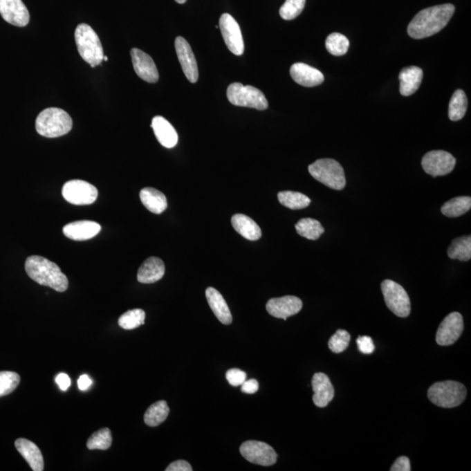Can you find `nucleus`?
Segmentation results:
<instances>
[{
	"label": "nucleus",
	"mask_w": 471,
	"mask_h": 471,
	"mask_svg": "<svg viewBox=\"0 0 471 471\" xmlns=\"http://www.w3.org/2000/svg\"><path fill=\"white\" fill-rule=\"evenodd\" d=\"M454 12L455 6L452 4L436 6L422 10L409 23L407 33L411 38L416 39L435 35L445 28Z\"/></svg>",
	"instance_id": "obj_1"
},
{
	"label": "nucleus",
	"mask_w": 471,
	"mask_h": 471,
	"mask_svg": "<svg viewBox=\"0 0 471 471\" xmlns=\"http://www.w3.org/2000/svg\"><path fill=\"white\" fill-rule=\"evenodd\" d=\"M25 268L30 278L39 285L51 287L59 293L68 288V279L59 267L41 256L29 257Z\"/></svg>",
	"instance_id": "obj_2"
},
{
	"label": "nucleus",
	"mask_w": 471,
	"mask_h": 471,
	"mask_svg": "<svg viewBox=\"0 0 471 471\" xmlns=\"http://www.w3.org/2000/svg\"><path fill=\"white\" fill-rule=\"evenodd\" d=\"M36 131L48 138H56L71 131L73 121L64 110L48 108L43 110L36 119Z\"/></svg>",
	"instance_id": "obj_3"
},
{
	"label": "nucleus",
	"mask_w": 471,
	"mask_h": 471,
	"mask_svg": "<svg viewBox=\"0 0 471 471\" xmlns=\"http://www.w3.org/2000/svg\"><path fill=\"white\" fill-rule=\"evenodd\" d=\"M75 43L82 58L92 68L103 61V48L98 35L88 24H80L75 33Z\"/></svg>",
	"instance_id": "obj_4"
},
{
	"label": "nucleus",
	"mask_w": 471,
	"mask_h": 471,
	"mask_svg": "<svg viewBox=\"0 0 471 471\" xmlns=\"http://www.w3.org/2000/svg\"><path fill=\"white\" fill-rule=\"evenodd\" d=\"M467 396L466 387L462 383L446 380L433 384L427 391V397L435 405L451 409L461 405Z\"/></svg>",
	"instance_id": "obj_5"
},
{
	"label": "nucleus",
	"mask_w": 471,
	"mask_h": 471,
	"mask_svg": "<svg viewBox=\"0 0 471 471\" xmlns=\"http://www.w3.org/2000/svg\"><path fill=\"white\" fill-rule=\"evenodd\" d=\"M311 176L329 188L342 190L346 186L345 172L342 166L335 160L324 158L317 160L308 167Z\"/></svg>",
	"instance_id": "obj_6"
},
{
	"label": "nucleus",
	"mask_w": 471,
	"mask_h": 471,
	"mask_svg": "<svg viewBox=\"0 0 471 471\" xmlns=\"http://www.w3.org/2000/svg\"><path fill=\"white\" fill-rule=\"evenodd\" d=\"M227 98L235 106L258 110H266L268 108V102L259 89L252 86H243L241 83H232L228 86Z\"/></svg>",
	"instance_id": "obj_7"
},
{
	"label": "nucleus",
	"mask_w": 471,
	"mask_h": 471,
	"mask_svg": "<svg viewBox=\"0 0 471 471\" xmlns=\"http://www.w3.org/2000/svg\"><path fill=\"white\" fill-rule=\"evenodd\" d=\"M382 290L391 312L400 318H407L410 314L411 303L405 289L393 280L386 279L382 283Z\"/></svg>",
	"instance_id": "obj_8"
},
{
	"label": "nucleus",
	"mask_w": 471,
	"mask_h": 471,
	"mask_svg": "<svg viewBox=\"0 0 471 471\" xmlns=\"http://www.w3.org/2000/svg\"><path fill=\"white\" fill-rule=\"evenodd\" d=\"M62 196L72 205H89L95 202L98 190L88 182L71 180L63 186Z\"/></svg>",
	"instance_id": "obj_9"
},
{
	"label": "nucleus",
	"mask_w": 471,
	"mask_h": 471,
	"mask_svg": "<svg viewBox=\"0 0 471 471\" xmlns=\"http://www.w3.org/2000/svg\"><path fill=\"white\" fill-rule=\"evenodd\" d=\"M422 166L424 172L436 178L452 172L455 169L456 159L449 152L433 150L423 156Z\"/></svg>",
	"instance_id": "obj_10"
},
{
	"label": "nucleus",
	"mask_w": 471,
	"mask_h": 471,
	"mask_svg": "<svg viewBox=\"0 0 471 471\" xmlns=\"http://www.w3.org/2000/svg\"><path fill=\"white\" fill-rule=\"evenodd\" d=\"M240 453L250 463L262 466H272L278 459L273 447L259 441H247L243 443L240 447Z\"/></svg>",
	"instance_id": "obj_11"
},
{
	"label": "nucleus",
	"mask_w": 471,
	"mask_h": 471,
	"mask_svg": "<svg viewBox=\"0 0 471 471\" xmlns=\"http://www.w3.org/2000/svg\"><path fill=\"white\" fill-rule=\"evenodd\" d=\"M219 28L227 48L235 55H242L245 44L239 23L229 13H223L219 19Z\"/></svg>",
	"instance_id": "obj_12"
},
{
	"label": "nucleus",
	"mask_w": 471,
	"mask_h": 471,
	"mask_svg": "<svg viewBox=\"0 0 471 471\" xmlns=\"http://www.w3.org/2000/svg\"><path fill=\"white\" fill-rule=\"evenodd\" d=\"M463 331V316L459 313H451L440 324L436 340L440 346L453 345L462 335Z\"/></svg>",
	"instance_id": "obj_13"
},
{
	"label": "nucleus",
	"mask_w": 471,
	"mask_h": 471,
	"mask_svg": "<svg viewBox=\"0 0 471 471\" xmlns=\"http://www.w3.org/2000/svg\"><path fill=\"white\" fill-rule=\"evenodd\" d=\"M0 15L9 24L24 28L30 21L28 8L22 0H0Z\"/></svg>",
	"instance_id": "obj_14"
},
{
	"label": "nucleus",
	"mask_w": 471,
	"mask_h": 471,
	"mask_svg": "<svg viewBox=\"0 0 471 471\" xmlns=\"http://www.w3.org/2000/svg\"><path fill=\"white\" fill-rule=\"evenodd\" d=\"M175 48L178 61L182 66L186 78L192 83L198 80V68L192 48L183 37H178L175 41Z\"/></svg>",
	"instance_id": "obj_15"
},
{
	"label": "nucleus",
	"mask_w": 471,
	"mask_h": 471,
	"mask_svg": "<svg viewBox=\"0 0 471 471\" xmlns=\"http://www.w3.org/2000/svg\"><path fill=\"white\" fill-rule=\"evenodd\" d=\"M302 300L295 296L270 299L266 304L267 312L275 318L286 320L302 311Z\"/></svg>",
	"instance_id": "obj_16"
},
{
	"label": "nucleus",
	"mask_w": 471,
	"mask_h": 471,
	"mask_svg": "<svg viewBox=\"0 0 471 471\" xmlns=\"http://www.w3.org/2000/svg\"><path fill=\"white\" fill-rule=\"evenodd\" d=\"M130 55H131L133 69L140 78L149 83L158 82V70L151 57L138 48L131 49Z\"/></svg>",
	"instance_id": "obj_17"
},
{
	"label": "nucleus",
	"mask_w": 471,
	"mask_h": 471,
	"mask_svg": "<svg viewBox=\"0 0 471 471\" xmlns=\"http://www.w3.org/2000/svg\"><path fill=\"white\" fill-rule=\"evenodd\" d=\"M312 386L314 392L313 400L314 405L325 407L332 402L335 397V389L329 376L323 373H316L312 379Z\"/></svg>",
	"instance_id": "obj_18"
},
{
	"label": "nucleus",
	"mask_w": 471,
	"mask_h": 471,
	"mask_svg": "<svg viewBox=\"0 0 471 471\" xmlns=\"http://www.w3.org/2000/svg\"><path fill=\"white\" fill-rule=\"evenodd\" d=\"M293 81L306 88L319 86L324 82V75L320 70L304 63H295L290 69Z\"/></svg>",
	"instance_id": "obj_19"
},
{
	"label": "nucleus",
	"mask_w": 471,
	"mask_h": 471,
	"mask_svg": "<svg viewBox=\"0 0 471 471\" xmlns=\"http://www.w3.org/2000/svg\"><path fill=\"white\" fill-rule=\"evenodd\" d=\"M102 227L98 223L93 221H76L68 223L63 228V233L66 237L75 241H85L91 239L97 234L101 232Z\"/></svg>",
	"instance_id": "obj_20"
},
{
	"label": "nucleus",
	"mask_w": 471,
	"mask_h": 471,
	"mask_svg": "<svg viewBox=\"0 0 471 471\" xmlns=\"http://www.w3.org/2000/svg\"><path fill=\"white\" fill-rule=\"evenodd\" d=\"M151 128L156 139L167 149H172L178 142V135L176 129L165 118L162 116L154 117Z\"/></svg>",
	"instance_id": "obj_21"
},
{
	"label": "nucleus",
	"mask_w": 471,
	"mask_h": 471,
	"mask_svg": "<svg viewBox=\"0 0 471 471\" xmlns=\"http://www.w3.org/2000/svg\"><path fill=\"white\" fill-rule=\"evenodd\" d=\"M165 273V266L163 260L156 257H150L140 267L137 280L142 284H153L162 279Z\"/></svg>",
	"instance_id": "obj_22"
},
{
	"label": "nucleus",
	"mask_w": 471,
	"mask_h": 471,
	"mask_svg": "<svg viewBox=\"0 0 471 471\" xmlns=\"http://www.w3.org/2000/svg\"><path fill=\"white\" fill-rule=\"evenodd\" d=\"M15 447L33 471L44 470V459L35 443L28 439L19 438L15 441Z\"/></svg>",
	"instance_id": "obj_23"
},
{
	"label": "nucleus",
	"mask_w": 471,
	"mask_h": 471,
	"mask_svg": "<svg viewBox=\"0 0 471 471\" xmlns=\"http://www.w3.org/2000/svg\"><path fill=\"white\" fill-rule=\"evenodd\" d=\"M423 78V70L418 66H411L404 68L399 75L400 95H412L418 90Z\"/></svg>",
	"instance_id": "obj_24"
},
{
	"label": "nucleus",
	"mask_w": 471,
	"mask_h": 471,
	"mask_svg": "<svg viewBox=\"0 0 471 471\" xmlns=\"http://www.w3.org/2000/svg\"><path fill=\"white\" fill-rule=\"evenodd\" d=\"M205 295L210 308L219 322L223 325H230L232 322V313L222 294L213 287H209L206 290Z\"/></svg>",
	"instance_id": "obj_25"
},
{
	"label": "nucleus",
	"mask_w": 471,
	"mask_h": 471,
	"mask_svg": "<svg viewBox=\"0 0 471 471\" xmlns=\"http://www.w3.org/2000/svg\"><path fill=\"white\" fill-rule=\"evenodd\" d=\"M232 225L237 232L250 241H256L261 238L262 232L258 223L243 214L234 215L232 218Z\"/></svg>",
	"instance_id": "obj_26"
},
{
	"label": "nucleus",
	"mask_w": 471,
	"mask_h": 471,
	"mask_svg": "<svg viewBox=\"0 0 471 471\" xmlns=\"http://www.w3.org/2000/svg\"><path fill=\"white\" fill-rule=\"evenodd\" d=\"M142 205L154 214H161L167 209L168 203L165 194L154 188H145L140 192Z\"/></svg>",
	"instance_id": "obj_27"
},
{
	"label": "nucleus",
	"mask_w": 471,
	"mask_h": 471,
	"mask_svg": "<svg viewBox=\"0 0 471 471\" xmlns=\"http://www.w3.org/2000/svg\"><path fill=\"white\" fill-rule=\"evenodd\" d=\"M470 196H457L444 203L441 212L447 218H459L470 212Z\"/></svg>",
	"instance_id": "obj_28"
},
{
	"label": "nucleus",
	"mask_w": 471,
	"mask_h": 471,
	"mask_svg": "<svg viewBox=\"0 0 471 471\" xmlns=\"http://www.w3.org/2000/svg\"><path fill=\"white\" fill-rule=\"evenodd\" d=\"M447 255L451 259L469 261L471 259V237L464 236L454 239L447 249Z\"/></svg>",
	"instance_id": "obj_29"
},
{
	"label": "nucleus",
	"mask_w": 471,
	"mask_h": 471,
	"mask_svg": "<svg viewBox=\"0 0 471 471\" xmlns=\"http://www.w3.org/2000/svg\"><path fill=\"white\" fill-rule=\"evenodd\" d=\"M169 407L165 400H159L147 409L145 423L149 427L159 426L169 416Z\"/></svg>",
	"instance_id": "obj_30"
},
{
	"label": "nucleus",
	"mask_w": 471,
	"mask_h": 471,
	"mask_svg": "<svg viewBox=\"0 0 471 471\" xmlns=\"http://www.w3.org/2000/svg\"><path fill=\"white\" fill-rule=\"evenodd\" d=\"M295 228L297 233L309 240H317L325 232L322 223L313 219H300L296 223Z\"/></svg>",
	"instance_id": "obj_31"
},
{
	"label": "nucleus",
	"mask_w": 471,
	"mask_h": 471,
	"mask_svg": "<svg viewBox=\"0 0 471 471\" xmlns=\"http://www.w3.org/2000/svg\"><path fill=\"white\" fill-rule=\"evenodd\" d=\"M468 100L463 90L457 89L451 97L449 105V117L451 121L456 122L465 116Z\"/></svg>",
	"instance_id": "obj_32"
},
{
	"label": "nucleus",
	"mask_w": 471,
	"mask_h": 471,
	"mask_svg": "<svg viewBox=\"0 0 471 471\" xmlns=\"http://www.w3.org/2000/svg\"><path fill=\"white\" fill-rule=\"evenodd\" d=\"M278 198L282 205L290 210L306 208L311 203L308 196L302 193L295 192H281L278 194Z\"/></svg>",
	"instance_id": "obj_33"
},
{
	"label": "nucleus",
	"mask_w": 471,
	"mask_h": 471,
	"mask_svg": "<svg viewBox=\"0 0 471 471\" xmlns=\"http://www.w3.org/2000/svg\"><path fill=\"white\" fill-rule=\"evenodd\" d=\"M349 41L345 35L339 33H331L326 41V48L331 55L342 56L346 55L349 48Z\"/></svg>",
	"instance_id": "obj_34"
},
{
	"label": "nucleus",
	"mask_w": 471,
	"mask_h": 471,
	"mask_svg": "<svg viewBox=\"0 0 471 471\" xmlns=\"http://www.w3.org/2000/svg\"><path fill=\"white\" fill-rule=\"evenodd\" d=\"M146 314L142 309L129 310L123 313L118 320L119 326L125 330H133L145 325Z\"/></svg>",
	"instance_id": "obj_35"
},
{
	"label": "nucleus",
	"mask_w": 471,
	"mask_h": 471,
	"mask_svg": "<svg viewBox=\"0 0 471 471\" xmlns=\"http://www.w3.org/2000/svg\"><path fill=\"white\" fill-rule=\"evenodd\" d=\"M112 434L108 427L100 430L93 433L86 442L89 450H109L112 444Z\"/></svg>",
	"instance_id": "obj_36"
},
{
	"label": "nucleus",
	"mask_w": 471,
	"mask_h": 471,
	"mask_svg": "<svg viewBox=\"0 0 471 471\" xmlns=\"http://www.w3.org/2000/svg\"><path fill=\"white\" fill-rule=\"evenodd\" d=\"M21 382V376L12 371L0 372V397L10 395Z\"/></svg>",
	"instance_id": "obj_37"
},
{
	"label": "nucleus",
	"mask_w": 471,
	"mask_h": 471,
	"mask_svg": "<svg viewBox=\"0 0 471 471\" xmlns=\"http://www.w3.org/2000/svg\"><path fill=\"white\" fill-rule=\"evenodd\" d=\"M306 0H286L279 9V15L285 21H292L300 15L305 8Z\"/></svg>",
	"instance_id": "obj_38"
},
{
	"label": "nucleus",
	"mask_w": 471,
	"mask_h": 471,
	"mask_svg": "<svg viewBox=\"0 0 471 471\" xmlns=\"http://www.w3.org/2000/svg\"><path fill=\"white\" fill-rule=\"evenodd\" d=\"M351 335L346 330L339 329L331 337L329 347L331 351L335 353L344 352L349 346Z\"/></svg>",
	"instance_id": "obj_39"
},
{
	"label": "nucleus",
	"mask_w": 471,
	"mask_h": 471,
	"mask_svg": "<svg viewBox=\"0 0 471 471\" xmlns=\"http://www.w3.org/2000/svg\"><path fill=\"white\" fill-rule=\"evenodd\" d=\"M226 379L232 386H241L246 380V373L238 369H230L227 371Z\"/></svg>",
	"instance_id": "obj_40"
},
{
	"label": "nucleus",
	"mask_w": 471,
	"mask_h": 471,
	"mask_svg": "<svg viewBox=\"0 0 471 471\" xmlns=\"http://www.w3.org/2000/svg\"><path fill=\"white\" fill-rule=\"evenodd\" d=\"M356 342L359 350L364 355H371L375 351V344L369 336H360Z\"/></svg>",
	"instance_id": "obj_41"
},
{
	"label": "nucleus",
	"mask_w": 471,
	"mask_h": 471,
	"mask_svg": "<svg viewBox=\"0 0 471 471\" xmlns=\"http://www.w3.org/2000/svg\"><path fill=\"white\" fill-rule=\"evenodd\" d=\"M391 471H410L411 465L409 457L400 456L390 468Z\"/></svg>",
	"instance_id": "obj_42"
},
{
	"label": "nucleus",
	"mask_w": 471,
	"mask_h": 471,
	"mask_svg": "<svg viewBox=\"0 0 471 471\" xmlns=\"http://www.w3.org/2000/svg\"><path fill=\"white\" fill-rule=\"evenodd\" d=\"M166 471H192V467L185 460L176 461L166 468Z\"/></svg>",
	"instance_id": "obj_43"
},
{
	"label": "nucleus",
	"mask_w": 471,
	"mask_h": 471,
	"mask_svg": "<svg viewBox=\"0 0 471 471\" xmlns=\"http://www.w3.org/2000/svg\"><path fill=\"white\" fill-rule=\"evenodd\" d=\"M242 392L246 394H255L259 390V382L255 379L246 380L241 385Z\"/></svg>",
	"instance_id": "obj_44"
},
{
	"label": "nucleus",
	"mask_w": 471,
	"mask_h": 471,
	"mask_svg": "<svg viewBox=\"0 0 471 471\" xmlns=\"http://www.w3.org/2000/svg\"><path fill=\"white\" fill-rule=\"evenodd\" d=\"M56 382L62 391L68 390L70 385H71V380L66 373H59L56 377Z\"/></svg>",
	"instance_id": "obj_45"
},
{
	"label": "nucleus",
	"mask_w": 471,
	"mask_h": 471,
	"mask_svg": "<svg viewBox=\"0 0 471 471\" xmlns=\"http://www.w3.org/2000/svg\"><path fill=\"white\" fill-rule=\"evenodd\" d=\"M92 385V380L89 378L88 376L83 375L80 377L78 380L79 389L82 391H85L89 389L90 386Z\"/></svg>",
	"instance_id": "obj_46"
},
{
	"label": "nucleus",
	"mask_w": 471,
	"mask_h": 471,
	"mask_svg": "<svg viewBox=\"0 0 471 471\" xmlns=\"http://www.w3.org/2000/svg\"><path fill=\"white\" fill-rule=\"evenodd\" d=\"M175 1L178 3V4H185L187 0H175Z\"/></svg>",
	"instance_id": "obj_47"
},
{
	"label": "nucleus",
	"mask_w": 471,
	"mask_h": 471,
	"mask_svg": "<svg viewBox=\"0 0 471 471\" xmlns=\"http://www.w3.org/2000/svg\"><path fill=\"white\" fill-rule=\"evenodd\" d=\"M103 61L108 62V61H109L108 57H107V56H103Z\"/></svg>",
	"instance_id": "obj_48"
}]
</instances>
